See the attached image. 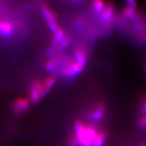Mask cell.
<instances>
[{
  "instance_id": "obj_1",
  "label": "cell",
  "mask_w": 146,
  "mask_h": 146,
  "mask_svg": "<svg viewBox=\"0 0 146 146\" xmlns=\"http://www.w3.org/2000/svg\"><path fill=\"white\" fill-rule=\"evenodd\" d=\"M75 135L80 146H93V142L98 134L92 125L85 126L80 120H76L74 125Z\"/></svg>"
},
{
  "instance_id": "obj_2",
  "label": "cell",
  "mask_w": 146,
  "mask_h": 146,
  "mask_svg": "<svg viewBox=\"0 0 146 146\" xmlns=\"http://www.w3.org/2000/svg\"><path fill=\"white\" fill-rule=\"evenodd\" d=\"M83 68L78 64L70 60H65L61 65L60 73L64 76L68 77H74L82 72Z\"/></svg>"
},
{
  "instance_id": "obj_3",
  "label": "cell",
  "mask_w": 146,
  "mask_h": 146,
  "mask_svg": "<svg viewBox=\"0 0 146 146\" xmlns=\"http://www.w3.org/2000/svg\"><path fill=\"white\" fill-rule=\"evenodd\" d=\"M44 89L45 85L42 82L36 81L33 83L30 92V101L32 104L39 103L45 97L43 94Z\"/></svg>"
},
{
  "instance_id": "obj_4",
  "label": "cell",
  "mask_w": 146,
  "mask_h": 146,
  "mask_svg": "<svg viewBox=\"0 0 146 146\" xmlns=\"http://www.w3.org/2000/svg\"><path fill=\"white\" fill-rule=\"evenodd\" d=\"M29 101L27 99L18 98L14 103V110L16 115H20L22 113L26 112L29 109Z\"/></svg>"
},
{
  "instance_id": "obj_5",
  "label": "cell",
  "mask_w": 146,
  "mask_h": 146,
  "mask_svg": "<svg viewBox=\"0 0 146 146\" xmlns=\"http://www.w3.org/2000/svg\"><path fill=\"white\" fill-rule=\"evenodd\" d=\"M105 110L106 106L104 104H98L96 110L93 111V112H90L88 114V117L90 118V119L96 120V121H99V120H102V118H103L104 116Z\"/></svg>"
},
{
  "instance_id": "obj_6",
  "label": "cell",
  "mask_w": 146,
  "mask_h": 146,
  "mask_svg": "<svg viewBox=\"0 0 146 146\" xmlns=\"http://www.w3.org/2000/svg\"><path fill=\"white\" fill-rule=\"evenodd\" d=\"M63 60L59 57L53 58L52 60H48L45 64V68L48 72L54 73L58 70V68L60 64H61Z\"/></svg>"
},
{
  "instance_id": "obj_7",
  "label": "cell",
  "mask_w": 146,
  "mask_h": 146,
  "mask_svg": "<svg viewBox=\"0 0 146 146\" xmlns=\"http://www.w3.org/2000/svg\"><path fill=\"white\" fill-rule=\"evenodd\" d=\"M74 55L76 63L84 68V66L86 65L87 63V58L86 55H85V52H83V50L81 48H76L74 50Z\"/></svg>"
},
{
  "instance_id": "obj_8",
  "label": "cell",
  "mask_w": 146,
  "mask_h": 146,
  "mask_svg": "<svg viewBox=\"0 0 146 146\" xmlns=\"http://www.w3.org/2000/svg\"><path fill=\"white\" fill-rule=\"evenodd\" d=\"M113 14H114V5L109 3L106 5L104 10L100 14V18L103 21H108L112 17Z\"/></svg>"
},
{
  "instance_id": "obj_9",
  "label": "cell",
  "mask_w": 146,
  "mask_h": 146,
  "mask_svg": "<svg viewBox=\"0 0 146 146\" xmlns=\"http://www.w3.org/2000/svg\"><path fill=\"white\" fill-rule=\"evenodd\" d=\"M108 134L106 131H100L98 133L93 142V146H104Z\"/></svg>"
},
{
  "instance_id": "obj_10",
  "label": "cell",
  "mask_w": 146,
  "mask_h": 146,
  "mask_svg": "<svg viewBox=\"0 0 146 146\" xmlns=\"http://www.w3.org/2000/svg\"><path fill=\"white\" fill-rule=\"evenodd\" d=\"M41 13L47 21H56L57 19V16L54 11L45 5L41 8Z\"/></svg>"
},
{
  "instance_id": "obj_11",
  "label": "cell",
  "mask_w": 146,
  "mask_h": 146,
  "mask_svg": "<svg viewBox=\"0 0 146 146\" xmlns=\"http://www.w3.org/2000/svg\"><path fill=\"white\" fill-rule=\"evenodd\" d=\"M13 25L9 22H5V23H3L1 25V28H0V33L2 34V35L4 36H10L13 33Z\"/></svg>"
},
{
  "instance_id": "obj_12",
  "label": "cell",
  "mask_w": 146,
  "mask_h": 146,
  "mask_svg": "<svg viewBox=\"0 0 146 146\" xmlns=\"http://www.w3.org/2000/svg\"><path fill=\"white\" fill-rule=\"evenodd\" d=\"M105 6V3L103 1H101V0H96V1H94L92 2L93 8L98 13L101 14L102 11L104 9Z\"/></svg>"
},
{
  "instance_id": "obj_13",
  "label": "cell",
  "mask_w": 146,
  "mask_h": 146,
  "mask_svg": "<svg viewBox=\"0 0 146 146\" xmlns=\"http://www.w3.org/2000/svg\"><path fill=\"white\" fill-rule=\"evenodd\" d=\"M135 14V9L127 6L123 10V16L127 18H131Z\"/></svg>"
},
{
  "instance_id": "obj_14",
  "label": "cell",
  "mask_w": 146,
  "mask_h": 146,
  "mask_svg": "<svg viewBox=\"0 0 146 146\" xmlns=\"http://www.w3.org/2000/svg\"><path fill=\"white\" fill-rule=\"evenodd\" d=\"M47 26L49 27V28L51 30V31L54 34H56V33L59 31L60 29H61L56 21H47Z\"/></svg>"
},
{
  "instance_id": "obj_15",
  "label": "cell",
  "mask_w": 146,
  "mask_h": 146,
  "mask_svg": "<svg viewBox=\"0 0 146 146\" xmlns=\"http://www.w3.org/2000/svg\"><path fill=\"white\" fill-rule=\"evenodd\" d=\"M69 43H70V38L65 37L64 39L58 45V46L57 47V50L58 52H61V51L64 50L66 47L68 46Z\"/></svg>"
},
{
  "instance_id": "obj_16",
  "label": "cell",
  "mask_w": 146,
  "mask_h": 146,
  "mask_svg": "<svg viewBox=\"0 0 146 146\" xmlns=\"http://www.w3.org/2000/svg\"><path fill=\"white\" fill-rule=\"evenodd\" d=\"M56 83V78L54 76H50V77H47L46 79L45 80L44 84L45 87H49V88H52V87L54 86V84Z\"/></svg>"
},
{
  "instance_id": "obj_17",
  "label": "cell",
  "mask_w": 146,
  "mask_h": 146,
  "mask_svg": "<svg viewBox=\"0 0 146 146\" xmlns=\"http://www.w3.org/2000/svg\"><path fill=\"white\" fill-rule=\"evenodd\" d=\"M78 145H79V143H78V139L76 137V136L74 135L71 137L68 142V144H67V146H78Z\"/></svg>"
},
{
  "instance_id": "obj_18",
  "label": "cell",
  "mask_w": 146,
  "mask_h": 146,
  "mask_svg": "<svg viewBox=\"0 0 146 146\" xmlns=\"http://www.w3.org/2000/svg\"><path fill=\"white\" fill-rule=\"evenodd\" d=\"M139 127L140 129H145L146 128V114L142 115L141 118L139 120Z\"/></svg>"
},
{
  "instance_id": "obj_19",
  "label": "cell",
  "mask_w": 146,
  "mask_h": 146,
  "mask_svg": "<svg viewBox=\"0 0 146 146\" xmlns=\"http://www.w3.org/2000/svg\"><path fill=\"white\" fill-rule=\"evenodd\" d=\"M125 3L127 5V6L131 7V8H133L135 9L137 7V3L135 1H133V0H128V1H125Z\"/></svg>"
},
{
  "instance_id": "obj_20",
  "label": "cell",
  "mask_w": 146,
  "mask_h": 146,
  "mask_svg": "<svg viewBox=\"0 0 146 146\" xmlns=\"http://www.w3.org/2000/svg\"><path fill=\"white\" fill-rule=\"evenodd\" d=\"M141 114L142 115L146 114V99L144 100L143 105H142L141 108Z\"/></svg>"
},
{
  "instance_id": "obj_21",
  "label": "cell",
  "mask_w": 146,
  "mask_h": 146,
  "mask_svg": "<svg viewBox=\"0 0 146 146\" xmlns=\"http://www.w3.org/2000/svg\"><path fill=\"white\" fill-rule=\"evenodd\" d=\"M2 22H1V21H0V28H1V25H2Z\"/></svg>"
}]
</instances>
